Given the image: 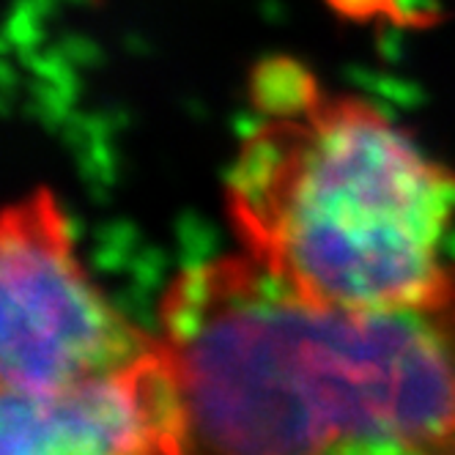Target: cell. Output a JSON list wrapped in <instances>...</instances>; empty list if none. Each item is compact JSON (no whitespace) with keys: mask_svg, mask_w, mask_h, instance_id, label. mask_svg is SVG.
<instances>
[{"mask_svg":"<svg viewBox=\"0 0 455 455\" xmlns=\"http://www.w3.org/2000/svg\"><path fill=\"white\" fill-rule=\"evenodd\" d=\"M0 381L55 395L138 363L154 346L88 277L58 198L39 187L0 222Z\"/></svg>","mask_w":455,"mask_h":455,"instance_id":"3957f363","label":"cell"},{"mask_svg":"<svg viewBox=\"0 0 455 455\" xmlns=\"http://www.w3.org/2000/svg\"><path fill=\"white\" fill-rule=\"evenodd\" d=\"M0 455H162L171 376L154 346L138 363L55 395L4 389Z\"/></svg>","mask_w":455,"mask_h":455,"instance_id":"277c9868","label":"cell"},{"mask_svg":"<svg viewBox=\"0 0 455 455\" xmlns=\"http://www.w3.org/2000/svg\"><path fill=\"white\" fill-rule=\"evenodd\" d=\"M252 105L258 121L225 176L239 252L318 307L387 310L434 297L452 267L442 247L455 171L294 58L258 67Z\"/></svg>","mask_w":455,"mask_h":455,"instance_id":"7a4b0ae2","label":"cell"},{"mask_svg":"<svg viewBox=\"0 0 455 455\" xmlns=\"http://www.w3.org/2000/svg\"><path fill=\"white\" fill-rule=\"evenodd\" d=\"M162 455H455V261L406 307H318L234 252L173 277Z\"/></svg>","mask_w":455,"mask_h":455,"instance_id":"6da1fadb","label":"cell"}]
</instances>
